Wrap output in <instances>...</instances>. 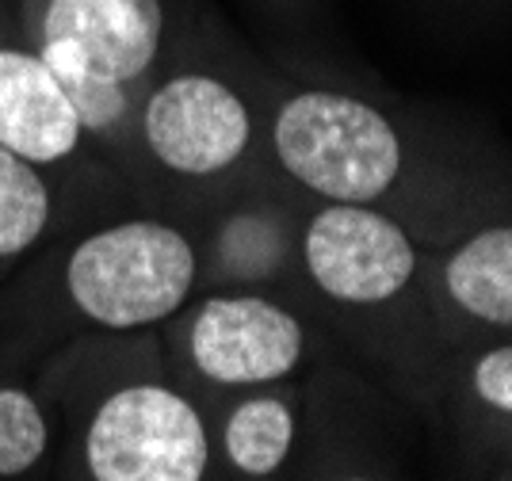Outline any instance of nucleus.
I'll return each mask as SVG.
<instances>
[{"label":"nucleus","instance_id":"f8f14e48","mask_svg":"<svg viewBox=\"0 0 512 481\" xmlns=\"http://www.w3.org/2000/svg\"><path fill=\"white\" fill-rule=\"evenodd\" d=\"M428 413L478 459H505L512 440V336L448 352Z\"/></svg>","mask_w":512,"mask_h":481},{"label":"nucleus","instance_id":"f03ea898","mask_svg":"<svg viewBox=\"0 0 512 481\" xmlns=\"http://www.w3.org/2000/svg\"><path fill=\"white\" fill-rule=\"evenodd\" d=\"M62 481H214L207 417L161 363L157 329L65 340L39 375Z\"/></svg>","mask_w":512,"mask_h":481},{"label":"nucleus","instance_id":"423d86ee","mask_svg":"<svg viewBox=\"0 0 512 481\" xmlns=\"http://www.w3.org/2000/svg\"><path fill=\"white\" fill-rule=\"evenodd\" d=\"M264 157L291 191L310 203L383 207L398 218L409 203L413 149L386 111L341 88H283L260 107Z\"/></svg>","mask_w":512,"mask_h":481},{"label":"nucleus","instance_id":"6e6552de","mask_svg":"<svg viewBox=\"0 0 512 481\" xmlns=\"http://www.w3.org/2000/svg\"><path fill=\"white\" fill-rule=\"evenodd\" d=\"M0 149L96 203L142 210L88 142L50 65L23 39L12 0H0Z\"/></svg>","mask_w":512,"mask_h":481},{"label":"nucleus","instance_id":"4468645a","mask_svg":"<svg viewBox=\"0 0 512 481\" xmlns=\"http://www.w3.org/2000/svg\"><path fill=\"white\" fill-rule=\"evenodd\" d=\"M58 451V424L39 386L0 378V481H27Z\"/></svg>","mask_w":512,"mask_h":481},{"label":"nucleus","instance_id":"9b49d317","mask_svg":"<svg viewBox=\"0 0 512 481\" xmlns=\"http://www.w3.org/2000/svg\"><path fill=\"white\" fill-rule=\"evenodd\" d=\"M214 481H279L302 432L299 390L291 382L222 398L207 413Z\"/></svg>","mask_w":512,"mask_h":481},{"label":"nucleus","instance_id":"7ed1b4c3","mask_svg":"<svg viewBox=\"0 0 512 481\" xmlns=\"http://www.w3.org/2000/svg\"><path fill=\"white\" fill-rule=\"evenodd\" d=\"M306 310L371 359L406 398L432 409L448 348L428 298V249L383 207H302Z\"/></svg>","mask_w":512,"mask_h":481},{"label":"nucleus","instance_id":"39448f33","mask_svg":"<svg viewBox=\"0 0 512 481\" xmlns=\"http://www.w3.org/2000/svg\"><path fill=\"white\" fill-rule=\"evenodd\" d=\"M138 165L146 210L176 222L279 180L264 157V115L253 96L211 65L184 62H165L142 92Z\"/></svg>","mask_w":512,"mask_h":481},{"label":"nucleus","instance_id":"1a4fd4ad","mask_svg":"<svg viewBox=\"0 0 512 481\" xmlns=\"http://www.w3.org/2000/svg\"><path fill=\"white\" fill-rule=\"evenodd\" d=\"M302 199L283 180H268L214 203L184 226L195 245V294L249 291L306 310L299 264Z\"/></svg>","mask_w":512,"mask_h":481},{"label":"nucleus","instance_id":"f257e3e1","mask_svg":"<svg viewBox=\"0 0 512 481\" xmlns=\"http://www.w3.org/2000/svg\"><path fill=\"white\" fill-rule=\"evenodd\" d=\"M195 294L184 222L123 210L46 241L0 291V367L88 333H142Z\"/></svg>","mask_w":512,"mask_h":481},{"label":"nucleus","instance_id":"20e7f679","mask_svg":"<svg viewBox=\"0 0 512 481\" xmlns=\"http://www.w3.org/2000/svg\"><path fill=\"white\" fill-rule=\"evenodd\" d=\"M12 8L23 39L62 84L88 142L146 210L138 107L169 62L165 0H12Z\"/></svg>","mask_w":512,"mask_h":481},{"label":"nucleus","instance_id":"0eeeda50","mask_svg":"<svg viewBox=\"0 0 512 481\" xmlns=\"http://www.w3.org/2000/svg\"><path fill=\"white\" fill-rule=\"evenodd\" d=\"M302 310L249 291L192 294L157 325L165 375L207 413L222 398L291 382L314 359Z\"/></svg>","mask_w":512,"mask_h":481},{"label":"nucleus","instance_id":"2eb2a0df","mask_svg":"<svg viewBox=\"0 0 512 481\" xmlns=\"http://www.w3.org/2000/svg\"><path fill=\"white\" fill-rule=\"evenodd\" d=\"M325 481H383V478L371 474V470H341V474H329Z\"/></svg>","mask_w":512,"mask_h":481},{"label":"nucleus","instance_id":"ddd939ff","mask_svg":"<svg viewBox=\"0 0 512 481\" xmlns=\"http://www.w3.org/2000/svg\"><path fill=\"white\" fill-rule=\"evenodd\" d=\"M104 203L65 188L43 168L0 149V291L23 264L69 226L96 222Z\"/></svg>","mask_w":512,"mask_h":481},{"label":"nucleus","instance_id":"9d476101","mask_svg":"<svg viewBox=\"0 0 512 481\" xmlns=\"http://www.w3.org/2000/svg\"><path fill=\"white\" fill-rule=\"evenodd\" d=\"M428 298L444 348L512 336V222L493 218L428 249Z\"/></svg>","mask_w":512,"mask_h":481}]
</instances>
